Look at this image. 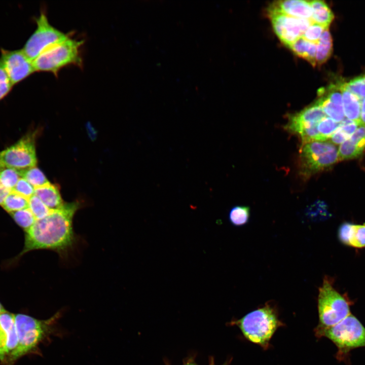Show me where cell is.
I'll use <instances>...</instances> for the list:
<instances>
[{
    "instance_id": "1",
    "label": "cell",
    "mask_w": 365,
    "mask_h": 365,
    "mask_svg": "<svg viewBox=\"0 0 365 365\" xmlns=\"http://www.w3.org/2000/svg\"><path fill=\"white\" fill-rule=\"evenodd\" d=\"M80 206L78 201L65 203L61 207L52 210L45 217L36 220L25 231L24 247L13 261L16 262L26 253L37 249L51 250L61 258L66 257L77 243L73 220Z\"/></svg>"
},
{
    "instance_id": "2",
    "label": "cell",
    "mask_w": 365,
    "mask_h": 365,
    "mask_svg": "<svg viewBox=\"0 0 365 365\" xmlns=\"http://www.w3.org/2000/svg\"><path fill=\"white\" fill-rule=\"evenodd\" d=\"M58 312L49 319L40 320L25 314H15V325L18 337V345L9 357L7 363L12 365L19 358L37 352L39 346L55 332L57 320L60 316Z\"/></svg>"
},
{
    "instance_id": "3",
    "label": "cell",
    "mask_w": 365,
    "mask_h": 365,
    "mask_svg": "<svg viewBox=\"0 0 365 365\" xmlns=\"http://www.w3.org/2000/svg\"><path fill=\"white\" fill-rule=\"evenodd\" d=\"M83 41L65 39L49 47L32 61L35 71H46L57 76L62 68L70 65L81 66L83 60L81 48Z\"/></svg>"
},
{
    "instance_id": "4",
    "label": "cell",
    "mask_w": 365,
    "mask_h": 365,
    "mask_svg": "<svg viewBox=\"0 0 365 365\" xmlns=\"http://www.w3.org/2000/svg\"><path fill=\"white\" fill-rule=\"evenodd\" d=\"M249 341L267 347L274 334L282 324L276 311L269 305L254 310L235 321Z\"/></svg>"
},
{
    "instance_id": "5",
    "label": "cell",
    "mask_w": 365,
    "mask_h": 365,
    "mask_svg": "<svg viewBox=\"0 0 365 365\" xmlns=\"http://www.w3.org/2000/svg\"><path fill=\"white\" fill-rule=\"evenodd\" d=\"M315 333L334 343L338 348L337 357L340 360H344L351 350L365 347V327L351 314L335 325Z\"/></svg>"
},
{
    "instance_id": "6",
    "label": "cell",
    "mask_w": 365,
    "mask_h": 365,
    "mask_svg": "<svg viewBox=\"0 0 365 365\" xmlns=\"http://www.w3.org/2000/svg\"><path fill=\"white\" fill-rule=\"evenodd\" d=\"M317 302L319 324L315 331L334 326L351 314V303L335 289L328 279L323 280L319 289Z\"/></svg>"
},
{
    "instance_id": "7",
    "label": "cell",
    "mask_w": 365,
    "mask_h": 365,
    "mask_svg": "<svg viewBox=\"0 0 365 365\" xmlns=\"http://www.w3.org/2000/svg\"><path fill=\"white\" fill-rule=\"evenodd\" d=\"M338 161V149L330 141H313L301 145L299 164L304 177H308Z\"/></svg>"
},
{
    "instance_id": "8",
    "label": "cell",
    "mask_w": 365,
    "mask_h": 365,
    "mask_svg": "<svg viewBox=\"0 0 365 365\" xmlns=\"http://www.w3.org/2000/svg\"><path fill=\"white\" fill-rule=\"evenodd\" d=\"M35 21L36 28L22 48L32 61L46 49L69 35L53 26L44 11L41 12Z\"/></svg>"
},
{
    "instance_id": "9",
    "label": "cell",
    "mask_w": 365,
    "mask_h": 365,
    "mask_svg": "<svg viewBox=\"0 0 365 365\" xmlns=\"http://www.w3.org/2000/svg\"><path fill=\"white\" fill-rule=\"evenodd\" d=\"M36 134V131L29 132L1 152V165L18 170L35 167L37 163L35 144Z\"/></svg>"
},
{
    "instance_id": "10",
    "label": "cell",
    "mask_w": 365,
    "mask_h": 365,
    "mask_svg": "<svg viewBox=\"0 0 365 365\" xmlns=\"http://www.w3.org/2000/svg\"><path fill=\"white\" fill-rule=\"evenodd\" d=\"M268 13L276 34L288 47L302 36L312 23L310 19L297 18L274 11L268 10Z\"/></svg>"
},
{
    "instance_id": "11",
    "label": "cell",
    "mask_w": 365,
    "mask_h": 365,
    "mask_svg": "<svg viewBox=\"0 0 365 365\" xmlns=\"http://www.w3.org/2000/svg\"><path fill=\"white\" fill-rule=\"evenodd\" d=\"M0 62L13 85L22 81L34 72L32 61L22 49H1Z\"/></svg>"
},
{
    "instance_id": "12",
    "label": "cell",
    "mask_w": 365,
    "mask_h": 365,
    "mask_svg": "<svg viewBox=\"0 0 365 365\" xmlns=\"http://www.w3.org/2000/svg\"><path fill=\"white\" fill-rule=\"evenodd\" d=\"M14 314L5 309L0 312V360L5 363L18 345Z\"/></svg>"
},
{
    "instance_id": "13",
    "label": "cell",
    "mask_w": 365,
    "mask_h": 365,
    "mask_svg": "<svg viewBox=\"0 0 365 365\" xmlns=\"http://www.w3.org/2000/svg\"><path fill=\"white\" fill-rule=\"evenodd\" d=\"M326 117L317 101L298 113L291 116L286 126L291 132L300 135L306 129L318 123Z\"/></svg>"
},
{
    "instance_id": "14",
    "label": "cell",
    "mask_w": 365,
    "mask_h": 365,
    "mask_svg": "<svg viewBox=\"0 0 365 365\" xmlns=\"http://www.w3.org/2000/svg\"><path fill=\"white\" fill-rule=\"evenodd\" d=\"M365 151V126L360 125L351 137L340 145L339 161L356 158Z\"/></svg>"
},
{
    "instance_id": "15",
    "label": "cell",
    "mask_w": 365,
    "mask_h": 365,
    "mask_svg": "<svg viewBox=\"0 0 365 365\" xmlns=\"http://www.w3.org/2000/svg\"><path fill=\"white\" fill-rule=\"evenodd\" d=\"M340 242L345 245L356 248L365 247V223L354 224L344 223L338 232Z\"/></svg>"
},
{
    "instance_id": "16",
    "label": "cell",
    "mask_w": 365,
    "mask_h": 365,
    "mask_svg": "<svg viewBox=\"0 0 365 365\" xmlns=\"http://www.w3.org/2000/svg\"><path fill=\"white\" fill-rule=\"evenodd\" d=\"M268 10L280 12L299 19H310L311 8L309 1L303 0L280 1L273 4Z\"/></svg>"
},
{
    "instance_id": "17",
    "label": "cell",
    "mask_w": 365,
    "mask_h": 365,
    "mask_svg": "<svg viewBox=\"0 0 365 365\" xmlns=\"http://www.w3.org/2000/svg\"><path fill=\"white\" fill-rule=\"evenodd\" d=\"M341 90L345 117L360 126L361 100L346 88L345 81L342 82Z\"/></svg>"
},
{
    "instance_id": "18",
    "label": "cell",
    "mask_w": 365,
    "mask_h": 365,
    "mask_svg": "<svg viewBox=\"0 0 365 365\" xmlns=\"http://www.w3.org/2000/svg\"><path fill=\"white\" fill-rule=\"evenodd\" d=\"M50 209L61 207L64 204L58 187L50 182L34 189V194Z\"/></svg>"
},
{
    "instance_id": "19",
    "label": "cell",
    "mask_w": 365,
    "mask_h": 365,
    "mask_svg": "<svg viewBox=\"0 0 365 365\" xmlns=\"http://www.w3.org/2000/svg\"><path fill=\"white\" fill-rule=\"evenodd\" d=\"M309 2L312 12L310 18L311 22L328 28L334 18V15L328 5L323 1L316 0Z\"/></svg>"
},
{
    "instance_id": "20",
    "label": "cell",
    "mask_w": 365,
    "mask_h": 365,
    "mask_svg": "<svg viewBox=\"0 0 365 365\" xmlns=\"http://www.w3.org/2000/svg\"><path fill=\"white\" fill-rule=\"evenodd\" d=\"M288 48L297 56L305 59L312 65H316V43L310 42L303 37H300Z\"/></svg>"
},
{
    "instance_id": "21",
    "label": "cell",
    "mask_w": 365,
    "mask_h": 365,
    "mask_svg": "<svg viewBox=\"0 0 365 365\" xmlns=\"http://www.w3.org/2000/svg\"><path fill=\"white\" fill-rule=\"evenodd\" d=\"M333 52V40L328 28L322 32L316 44V65L324 63L330 57Z\"/></svg>"
},
{
    "instance_id": "22",
    "label": "cell",
    "mask_w": 365,
    "mask_h": 365,
    "mask_svg": "<svg viewBox=\"0 0 365 365\" xmlns=\"http://www.w3.org/2000/svg\"><path fill=\"white\" fill-rule=\"evenodd\" d=\"M316 101L328 117L338 123L344 120L343 102L331 100L322 96H319Z\"/></svg>"
},
{
    "instance_id": "23",
    "label": "cell",
    "mask_w": 365,
    "mask_h": 365,
    "mask_svg": "<svg viewBox=\"0 0 365 365\" xmlns=\"http://www.w3.org/2000/svg\"><path fill=\"white\" fill-rule=\"evenodd\" d=\"M28 200L11 191L4 199L1 206L10 213L28 208Z\"/></svg>"
},
{
    "instance_id": "24",
    "label": "cell",
    "mask_w": 365,
    "mask_h": 365,
    "mask_svg": "<svg viewBox=\"0 0 365 365\" xmlns=\"http://www.w3.org/2000/svg\"><path fill=\"white\" fill-rule=\"evenodd\" d=\"M21 177L24 178L35 189L50 183L43 172L35 167L18 170Z\"/></svg>"
},
{
    "instance_id": "25",
    "label": "cell",
    "mask_w": 365,
    "mask_h": 365,
    "mask_svg": "<svg viewBox=\"0 0 365 365\" xmlns=\"http://www.w3.org/2000/svg\"><path fill=\"white\" fill-rule=\"evenodd\" d=\"M250 216V209L248 206L237 205L233 207L229 211L228 218L230 223L236 227L247 224Z\"/></svg>"
},
{
    "instance_id": "26",
    "label": "cell",
    "mask_w": 365,
    "mask_h": 365,
    "mask_svg": "<svg viewBox=\"0 0 365 365\" xmlns=\"http://www.w3.org/2000/svg\"><path fill=\"white\" fill-rule=\"evenodd\" d=\"M16 223L24 231L30 228L36 219L29 208L10 213Z\"/></svg>"
},
{
    "instance_id": "27",
    "label": "cell",
    "mask_w": 365,
    "mask_h": 365,
    "mask_svg": "<svg viewBox=\"0 0 365 365\" xmlns=\"http://www.w3.org/2000/svg\"><path fill=\"white\" fill-rule=\"evenodd\" d=\"M20 177L18 170L4 166L0 167V182L10 191L12 190Z\"/></svg>"
},
{
    "instance_id": "28",
    "label": "cell",
    "mask_w": 365,
    "mask_h": 365,
    "mask_svg": "<svg viewBox=\"0 0 365 365\" xmlns=\"http://www.w3.org/2000/svg\"><path fill=\"white\" fill-rule=\"evenodd\" d=\"M340 124L327 116L322 119L318 123L317 127L321 141L330 138L339 127Z\"/></svg>"
},
{
    "instance_id": "29",
    "label": "cell",
    "mask_w": 365,
    "mask_h": 365,
    "mask_svg": "<svg viewBox=\"0 0 365 365\" xmlns=\"http://www.w3.org/2000/svg\"><path fill=\"white\" fill-rule=\"evenodd\" d=\"M28 208L36 220L45 217L49 214L52 210L34 194L28 200Z\"/></svg>"
},
{
    "instance_id": "30",
    "label": "cell",
    "mask_w": 365,
    "mask_h": 365,
    "mask_svg": "<svg viewBox=\"0 0 365 365\" xmlns=\"http://www.w3.org/2000/svg\"><path fill=\"white\" fill-rule=\"evenodd\" d=\"M345 86L361 100L365 98V73L345 82Z\"/></svg>"
},
{
    "instance_id": "31",
    "label": "cell",
    "mask_w": 365,
    "mask_h": 365,
    "mask_svg": "<svg viewBox=\"0 0 365 365\" xmlns=\"http://www.w3.org/2000/svg\"><path fill=\"white\" fill-rule=\"evenodd\" d=\"M328 28L316 23L312 22L308 26L302 36L306 40L317 44L323 31Z\"/></svg>"
},
{
    "instance_id": "32",
    "label": "cell",
    "mask_w": 365,
    "mask_h": 365,
    "mask_svg": "<svg viewBox=\"0 0 365 365\" xmlns=\"http://www.w3.org/2000/svg\"><path fill=\"white\" fill-rule=\"evenodd\" d=\"M29 199L34 194V188L24 178L20 177L11 190Z\"/></svg>"
},
{
    "instance_id": "33",
    "label": "cell",
    "mask_w": 365,
    "mask_h": 365,
    "mask_svg": "<svg viewBox=\"0 0 365 365\" xmlns=\"http://www.w3.org/2000/svg\"><path fill=\"white\" fill-rule=\"evenodd\" d=\"M13 85L0 62V100L11 91Z\"/></svg>"
},
{
    "instance_id": "34",
    "label": "cell",
    "mask_w": 365,
    "mask_h": 365,
    "mask_svg": "<svg viewBox=\"0 0 365 365\" xmlns=\"http://www.w3.org/2000/svg\"><path fill=\"white\" fill-rule=\"evenodd\" d=\"M359 126V124L357 122L346 119L340 123L339 128L348 139L354 133Z\"/></svg>"
},
{
    "instance_id": "35",
    "label": "cell",
    "mask_w": 365,
    "mask_h": 365,
    "mask_svg": "<svg viewBox=\"0 0 365 365\" xmlns=\"http://www.w3.org/2000/svg\"><path fill=\"white\" fill-rule=\"evenodd\" d=\"M360 125L365 126V98L361 100Z\"/></svg>"
},
{
    "instance_id": "36",
    "label": "cell",
    "mask_w": 365,
    "mask_h": 365,
    "mask_svg": "<svg viewBox=\"0 0 365 365\" xmlns=\"http://www.w3.org/2000/svg\"><path fill=\"white\" fill-rule=\"evenodd\" d=\"M11 191L3 186L0 182V205L1 206L6 196Z\"/></svg>"
},
{
    "instance_id": "37",
    "label": "cell",
    "mask_w": 365,
    "mask_h": 365,
    "mask_svg": "<svg viewBox=\"0 0 365 365\" xmlns=\"http://www.w3.org/2000/svg\"><path fill=\"white\" fill-rule=\"evenodd\" d=\"M183 365H198L196 363L192 362H190Z\"/></svg>"
},
{
    "instance_id": "38",
    "label": "cell",
    "mask_w": 365,
    "mask_h": 365,
    "mask_svg": "<svg viewBox=\"0 0 365 365\" xmlns=\"http://www.w3.org/2000/svg\"><path fill=\"white\" fill-rule=\"evenodd\" d=\"M208 365H216V364H215L213 363V361H211L210 362V363H209ZM222 365H228V363H227V362H225L224 364H222Z\"/></svg>"
},
{
    "instance_id": "39",
    "label": "cell",
    "mask_w": 365,
    "mask_h": 365,
    "mask_svg": "<svg viewBox=\"0 0 365 365\" xmlns=\"http://www.w3.org/2000/svg\"><path fill=\"white\" fill-rule=\"evenodd\" d=\"M4 309H5L3 307L2 304L0 303V312L2 311V310H3Z\"/></svg>"
},
{
    "instance_id": "40",
    "label": "cell",
    "mask_w": 365,
    "mask_h": 365,
    "mask_svg": "<svg viewBox=\"0 0 365 365\" xmlns=\"http://www.w3.org/2000/svg\"><path fill=\"white\" fill-rule=\"evenodd\" d=\"M2 166H3L1 165V163H0V167H2Z\"/></svg>"
}]
</instances>
